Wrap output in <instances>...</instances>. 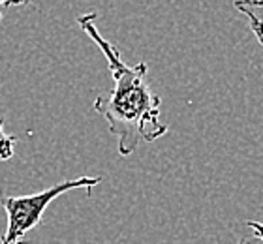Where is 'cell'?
I'll return each instance as SVG.
<instances>
[{
	"label": "cell",
	"mask_w": 263,
	"mask_h": 244,
	"mask_svg": "<svg viewBox=\"0 0 263 244\" xmlns=\"http://www.w3.org/2000/svg\"><path fill=\"white\" fill-rule=\"evenodd\" d=\"M17 137L4 132V119H0V162L10 160L15 154Z\"/></svg>",
	"instance_id": "obj_4"
},
{
	"label": "cell",
	"mask_w": 263,
	"mask_h": 244,
	"mask_svg": "<svg viewBox=\"0 0 263 244\" xmlns=\"http://www.w3.org/2000/svg\"><path fill=\"white\" fill-rule=\"evenodd\" d=\"M235 8L247 15L248 27L263 47V2H235Z\"/></svg>",
	"instance_id": "obj_3"
},
{
	"label": "cell",
	"mask_w": 263,
	"mask_h": 244,
	"mask_svg": "<svg viewBox=\"0 0 263 244\" xmlns=\"http://www.w3.org/2000/svg\"><path fill=\"white\" fill-rule=\"evenodd\" d=\"M100 182H102V177H79L73 180H62L38 194L2 197V207L8 216V223H6V231L0 239V244H28L25 240V235L32 231L34 228H38L44 218V212L57 197L64 195L66 192L79 190V188H85L87 194H90V190Z\"/></svg>",
	"instance_id": "obj_2"
},
{
	"label": "cell",
	"mask_w": 263,
	"mask_h": 244,
	"mask_svg": "<svg viewBox=\"0 0 263 244\" xmlns=\"http://www.w3.org/2000/svg\"><path fill=\"white\" fill-rule=\"evenodd\" d=\"M247 226H248V229L254 233V237L263 242V223L261 222H254V220H248Z\"/></svg>",
	"instance_id": "obj_5"
},
{
	"label": "cell",
	"mask_w": 263,
	"mask_h": 244,
	"mask_svg": "<svg viewBox=\"0 0 263 244\" xmlns=\"http://www.w3.org/2000/svg\"><path fill=\"white\" fill-rule=\"evenodd\" d=\"M237 244H245V240H239V242H237Z\"/></svg>",
	"instance_id": "obj_7"
},
{
	"label": "cell",
	"mask_w": 263,
	"mask_h": 244,
	"mask_svg": "<svg viewBox=\"0 0 263 244\" xmlns=\"http://www.w3.org/2000/svg\"><path fill=\"white\" fill-rule=\"evenodd\" d=\"M96 19V13H83L77 17V25L104 53L115 87L111 94L94 100V109L107 120L109 132L117 137L119 154L130 156L141 143L165 136L167 126L160 120V96L148 83L147 64H126L119 49L100 34Z\"/></svg>",
	"instance_id": "obj_1"
},
{
	"label": "cell",
	"mask_w": 263,
	"mask_h": 244,
	"mask_svg": "<svg viewBox=\"0 0 263 244\" xmlns=\"http://www.w3.org/2000/svg\"><path fill=\"white\" fill-rule=\"evenodd\" d=\"M21 2H8V0H0V21H2V10L10 8V6H19Z\"/></svg>",
	"instance_id": "obj_6"
}]
</instances>
